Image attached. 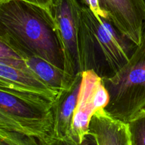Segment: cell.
Returning <instances> with one entry per match:
<instances>
[{
    "mask_svg": "<svg viewBox=\"0 0 145 145\" xmlns=\"http://www.w3.org/2000/svg\"><path fill=\"white\" fill-rule=\"evenodd\" d=\"M99 4L119 32L138 45L145 28L142 0H99Z\"/></svg>",
    "mask_w": 145,
    "mask_h": 145,
    "instance_id": "7",
    "label": "cell"
},
{
    "mask_svg": "<svg viewBox=\"0 0 145 145\" xmlns=\"http://www.w3.org/2000/svg\"><path fill=\"white\" fill-rule=\"evenodd\" d=\"M85 5L88 6L89 9L93 11V14L99 18H108L106 13L101 8L99 0H86Z\"/></svg>",
    "mask_w": 145,
    "mask_h": 145,
    "instance_id": "16",
    "label": "cell"
},
{
    "mask_svg": "<svg viewBox=\"0 0 145 145\" xmlns=\"http://www.w3.org/2000/svg\"><path fill=\"white\" fill-rule=\"evenodd\" d=\"M89 134L94 136L98 145H133L127 122L113 118L105 109L91 117Z\"/></svg>",
    "mask_w": 145,
    "mask_h": 145,
    "instance_id": "10",
    "label": "cell"
},
{
    "mask_svg": "<svg viewBox=\"0 0 145 145\" xmlns=\"http://www.w3.org/2000/svg\"><path fill=\"white\" fill-rule=\"evenodd\" d=\"M14 1V0H0V4L7 2V1ZM21 1H27V2L32 3V4H37V5L41 6V7H45V8L49 9L50 6L52 4L53 0H21Z\"/></svg>",
    "mask_w": 145,
    "mask_h": 145,
    "instance_id": "17",
    "label": "cell"
},
{
    "mask_svg": "<svg viewBox=\"0 0 145 145\" xmlns=\"http://www.w3.org/2000/svg\"><path fill=\"white\" fill-rule=\"evenodd\" d=\"M81 1H82V4H86V0H80Z\"/></svg>",
    "mask_w": 145,
    "mask_h": 145,
    "instance_id": "19",
    "label": "cell"
},
{
    "mask_svg": "<svg viewBox=\"0 0 145 145\" xmlns=\"http://www.w3.org/2000/svg\"><path fill=\"white\" fill-rule=\"evenodd\" d=\"M0 145H40L38 139L17 132L0 129Z\"/></svg>",
    "mask_w": 145,
    "mask_h": 145,
    "instance_id": "14",
    "label": "cell"
},
{
    "mask_svg": "<svg viewBox=\"0 0 145 145\" xmlns=\"http://www.w3.org/2000/svg\"><path fill=\"white\" fill-rule=\"evenodd\" d=\"M136 45L108 18H99L83 4L78 37L81 72L93 71L103 79L113 76L127 62Z\"/></svg>",
    "mask_w": 145,
    "mask_h": 145,
    "instance_id": "2",
    "label": "cell"
},
{
    "mask_svg": "<svg viewBox=\"0 0 145 145\" xmlns=\"http://www.w3.org/2000/svg\"><path fill=\"white\" fill-rule=\"evenodd\" d=\"M0 38L64 70L63 46L49 9L21 0L0 4Z\"/></svg>",
    "mask_w": 145,
    "mask_h": 145,
    "instance_id": "1",
    "label": "cell"
},
{
    "mask_svg": "<svg viewBox=\"0 0 145 145\" xmlns=\"http://www.w3.org/2000/svg\"><path fill=\"white\" fill-rule=\"evenodd\" d=\"M109 98L103 78L93 71L82 72V85L69 136L77 144L89 134L91 117L97 111L106 107Z\"/></svg>",
    "mask_w": 145,
    "mask_h": 145,
    "instance_id": "6",
    "label": "cell"
},
{
    "mask_svg": "<svg viewBox=\"0 0 145 145\" xmlns=\"http://www.w3.org/2000/svg\"><path fill=\"white\" fill-rule=\"evenodd\" d=\"M40 145H77L70 137L56 138L50 137L39 141Z\"/></svg>",
    "mask_w": 145,
    "mask_h": 145,
    "instance_id": "15",
    "label": "cell"
},
{
    "mask_svg": "<svg viewBox=\"0 0 145 145\" xmlns=\"http://www.w3.org/2000/svg\"><path fill=\"white\" fill-rule=\"evenodd\" d=\"M52 104L40 97L0 89V129L38 141L54 137Z\"/></svg>",
    "mask_w": 145,
    "mask_h": 145,
    "instance_id": "4",
    "label": "cell"
},
{
    "mask_svg": "<svg viewBox=\"0 0 145 145\" xmlns=\"http://www.w3.org/2000/svg\"><path fill=\"white\" fill-rule=\"evenodd\" d=\"M77 145H98V143L94 136L89 134H87L85 136L83 142Z\"/></svg>",
    "mask_w": 145,
    "mask_h": 145,
    "instance_id": "18",
    "label": "cell"
},
{
    "mask_svg": "<svg viewBox=\"0 0 145 145\" xmlns=\"http://www.w3.org/2000/svg\"><path fill=\"white\" fill-rule=\"evenodd\" d=\"M0 63L16 69L33 72L28 66L23 55L8 41L1 38H0Z\"/></svg>",
    "mask_w": 145,
    "mask_h": 145,
    "instance_id": "12",
    "label": "cell"
},
{
    "mask_svg": "<svg viewBox=\"0 0 145 145\" xmlns=\"http://www.w3.org/2000/svg\"><path fill=\"white\" fill-rule=\"evenodd\" d=\"M82 5L80 0H53L49 7L63 46L64 71L70 80L81 72L78 37Z\"/></svg>",
    "mask_w": 145,
    "mask_h": 145,
    "instance_id": "5",
    "label": "cell"
},
{
    "mask_svg": "<svg viewBox=\"0 0 145 145\" xmlns=\"http://www.w3.org/2000/svg\"><path fill=\"white\" fill-rule=\"evenodd\" d=\"M0 89L40 97L54 102L59 92L42 82L34 72L0 63Z\"/></svg>",
    "mask_w": 145,
    "mask_h": 145,
    "instance_id": "8",
    "label": "cell"
},
{
    "mask_svg": "<svg viewBox=\"0 0 145 145\" xmlns=\"http://www.w3.org/2000/svg\"><path fill=\"white\" fill-rule=\"evenodd\" d=\"M103 80L110 98L105 110L110 116L128 122L144 109L145 28L127 62L113 76Z\"/></svg>",
    "mask_w": 145,
    "mask_h": 145,
    "instance_id": "3",
    "label": "cell"
},
{
    "mask_svg": "<svg viewBox=\"0 0 145 145\" xmlns=\"http://www.w3.org/2000/svg\"><path fill=\"white\" fill-rule=\"evenodd\" d=\"M133 145H145V108L142 109L128 122Z\"/></svg>",
    "mask_w": 145,
    "mask_h": 145,
    "instance_id": "13",
    "label": "cell"
},
{
    "mask_svg": "<svg viewBox=\"0 0 145 145\" xmlns=\"http://www.w3.org/2000/svg\"><path fill=\"white\" fill-rule=\"evenodd\" d=\"M14 47L16 48L17 51L23 55L30 69L42 82H45L48 86L54 90L60 92L64 89L67 88L74 79H69L67 77L64 70L55 66L48 61L36 55L24 53L15 46Z\"/></svg>",
    "mask_w": 145,
    "mask_h": 145,
    "instance_id": "11",
    "label": "cell"
},
{
    "mask_svg": "<svg viewBox=\"0 0 145 145\" xmlns=\"http://www.w3.org/2000/svg\"><path fill=\"white\" fill-rule=\"evenodd\" d=\"M142 1H143V4H144V7H145V0H142Z\"/></svg>",
    "mask_w": 145,
    "mask_h": 145,
    "instance_id": "20",
    "label": "cell"
},
{
    "mask_svg": "<svg viewBox=\"0 0 145 145\" xmlns=\"http://www.w3.org/2000/svg\"><path fill=\"white\" fill-rule=\"evenodd\" d=\"M82 80V72H80L67 88L59 92L52 104L54 137L70 136L72 119L77 104Z\"/></svg>",
    "mask_w": 145,
    "mask_h": 145,
    "instance_id": "9",
    "label": "cell"
}]
</instances>
